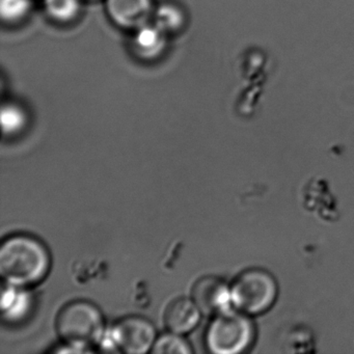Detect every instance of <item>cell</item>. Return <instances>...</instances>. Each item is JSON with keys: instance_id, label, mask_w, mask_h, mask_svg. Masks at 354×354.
<instances>
[{"instance_id": "obj_1", "label": "cell", "mask_w": 354, "mask_h": 354, "mask_svg": "<svg viewBox=\"0 0 354 354\" xmlns=\"http://www.w3.org/2000/svg\"><path fill=\"white\" fill-rule=\"evenodd\" d=\"M51 257L38 238L26 234L10 236L0 246V274L12 287H30L48 274Z\"/></svg>"}, {"instance_id": "obj_2", "label": "cell", "mask_w": 354, "mask_h": 354, "mask_svg": "<svg viewBox=\"0 0 354 354\" xmlns=\"http://www.w3.org/2000/svg\"><path fill=\"white\" fill-rule=\"evenodd\" d=\"M57 330L66 345L88 352L104 335V318L92 302L76 300L66 304L59 313Z\"/></svg>"}, {"instance_id": "obj_3", "label": "cell", "mask_w": 354, "mask_h": 354, "mask_svg": "<svg viewBox=\"0 0 354 354\" xmlns=\"http://www.w3.org/2000/svg\"><path fill=\"white\" fill-rule=\"evenodd\" d=\"M254 335V324L248 315L229 308L214 316L207 329L205 343L212 353L238 354L250 347Z\"/></svg>"}, {"instance_id": "obj_4", "label": "cell", "mask_w": 354, "mask_h": 354, "mask_svg": "<svg viewBox=\"0 0 354 354\" xmlns=\"http://www.w3.org/2000/svg\"><path fill=\"white\" fill-rule=\"evenodd\" d=\"M231 295L236 310L248 315L261 314L277 299V281L264 269H248L234 281Z\"/></svg>"}, {"instance_id": "obj_5", "label": "cell", "mask_w": 354, "mask_h": 354, "mask_svg": "<svg viewBox=\"0 0 354 354\" xmlns=\"http://www.w3.org/2000/svg\"><path fill=\"white\" fill-rule=\"evenodd\" d=\"M111 339L119 351L144 354L152 350L156 342V329L147 318L128 316L115 323Z\"/></svg>"}, {"instance_id": "obj_6", "label": "cell", "mask_w": 354, "mask_h": 354, "mask_svg": "<svg viewBox=\"0 0 354 354\" xmlns=\"http://www.w3.org/2000/svg\"><path fill=\"white\" fill-rule=\"evenodd\" d=\"M192 298L202 314L216 316L231 308V287L223 279L208 275L194 283Z\"/></svg>"}, {"instance_id": "obj_7", "label": "cell", "mask_w": 354, "mask_h": 354, "mask_svg": "<svg viewBox=\"0 0 354 354\" xmlns=\"http://www.w3.org/2000/svg\"><path fill=\"white\" fill-rule=\"evenodd\" d=\"M106 10L117 26L138 30L146 26L152 3L151 0H106Z\"/></svg>"}, {"instance_id": "obj_8", "label": "cell", "mask_w": 354, "mask_h": 354, "mask_svg": "<svg viewBox=\"0 0 354 354\" xmlns=\"http://www.w3.org/2000/svg\"><path fill=\"white\" fill-rule=\"evenodd\" d=\"M201 314L200 308L192 298H177L165 310V325L169 331L183 335L196 328L200 322Z\"/></svg>"}, {"instance_id": "obj_9", "label": "cell", "mask_w": 354, "mask_h": 354, "mask_svg": "<svg viewBox=\"0 0 354 354\" xmlns=\"http://www.w3.org/2000/svg\"><path fill=\"white\" fill-rule=\"evenodd\" d=\"M165 47V34L155 24L136 30L133 49L142 59H152L160 55Z\"/></svg>"}, {"instance_id": "obj_10", "label": "cell", "mask_w": 354, "mask_h": 354, "mask_svg": "<svg viewBox=\"0 0 354 354\" xmlns=\"http://www.w3.org/2000/svg\"><path fill=\"white\" fill-rule=\"evenodd\" d=\"M155 26L165 34L180 30L184 24L183 14L179 8L171 3L161 5L155 13Z\"/></svg>"}, {"instance_id": "obj_11", "label": "cell", "mask_w": 354, "mask_h": 354, "mask_svg": "<svg viewBox=\"0 0 354 354\" xmlns=\"http://www.w3.org/2000/svg\"><path fill=\"white\" fill-rule=\"evenodd\" d=\"M151 352L159 354H189L192 352V348L190 344L182 337V335L169 331V333L157 337Z\"/></svg>"}, {"instance_id": "obj_12", "label": "cell", "mask_w": 354, "mask_h": 354, "mask_svg": "<svg viewBox=\"0 0 354 354\" xmlns=\"http://www.w3.org/2000/svg\"><path fill=\"white\" fill-rule=\"evenodd\" d=\"M45 9L55 21L70 22L80 13V0H45Z\"/></svg>"}, {"instance_id": "obj_13", "label": "cell", "mask_w": 354, "mask_h": 354, "mask_svg": "<svg viewBox=\"0 0 354 354\" xmlns=\"http://www.w3.org/2000/svg\"><path fill=\"white\" fill-rule=\"evenodd\" d=\"M30 10V0H0V14L7 22L20 21Z\"/></svg>"}, {"instance_id": "obj_14", "label": "cell", "mask_w": 354, "mask_h": 354, "mask_svg": "<svg viewBox=\"0 0 354 354\" xmlns=\"http://www.w3.org/2000/svg\"><path fill=\"white\" fill-rule=\"evenodd\" d=\"M1 123L3 132L14 133L24 127L26 123V115L19 106L14 104L5 105L1 109Z\"/></svg>"}]
</instances>
